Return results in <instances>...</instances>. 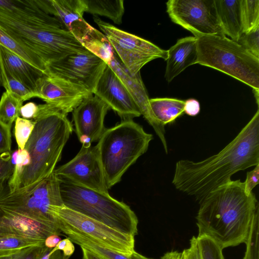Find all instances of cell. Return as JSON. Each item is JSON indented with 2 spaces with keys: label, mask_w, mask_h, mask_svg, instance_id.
<instances>
[{
  "label": "cell",
  "mask_w": 259,
  "mask_h": 259,
  "mask_svg": "<svg viewBox=\"0 0 259 259\" xmlns=\"http://www.w3.org/2000/svg\"><path fill=\"white\" fill-rule=\"evenodd\" d=\"M107 65L86 49L48 64L44 74L78 85L93 94Z\"/></svg>",
  "instance_id": "4fadbf2b"
},
{
  "label": "cell",
  "mask_w": 259,
  "mask_h": 259,
  "mask_svg": "<svg viewBox=\"0 0 259 259\" xmlns=\"http://www.w3.org/2000/svg\"><path fill=\"white\" fill-rule=\"evenodd\" d=\"M38 107L37 113L32 119L35 123L33 130L24 147L30 157V163L24 168L17 190L54 172L73 131L72 124L67 115L46 103L38 105Z\"/></svg>",
  "instance_id": "3957f363"
},
{
  "label": "cell",
  "mask_w": 259,
  "mask_h": 259,
  "mask_svg": "<svg viewBox=\"0 0 259 259\" xmlns=\"http://www.w3.org/2000/svg\"><path fill=\"white\" fill-rule=\"evenodd\" d=\"M97 24L111 46L118 58L133 75L140 72L147 63L157 58L166 60L167 50L162 49L139 36L119 29L94 17Z\"/></svg>",
  "instance_id": "30bf717a"
},
{
  "label": "cell",
  "mask_w": 259,
  "mask_h": 259,
  "mask_svg": "<svg viewBox=\"0 0 259 259\" xmlns=\"http://www.w3.org/2000/svg\"><path fill=\"white\" fill-rule=\"evenodd\" d=\"M237 42L259 58V26L241 34Z\"/></svg>",
  "instance_id": "d590c367"
},
{
  "label": "cell",
  "mask_w": 259,
  "mask_h": 259,
  "mask_svg": "<svg viewBox=\"0 0 259 259\" xmlns=\"http://www.w3.org/2000/svg\"><path fill=\"white\" fill-rule=\"evenodd\" d=\"M243 33L259 26V1L241 0Z\"/></svg>",
  "instance_id": "1f68e13d"
},
{
  "label": "cell",
  "mask_w": 259,
  "mask_h": 259,
  "mask_svg": "<svg viewBox=\"0 0 259 259\" xmlns=\"http://www.w3.org/2000/svg\"><path fill=\"white\" fill-rule=\"evenodd\" d=\"M259 164V110L236 137L217 154L199 161L182 159L176 164L175 188L200 201L231 181L235 173Z\"/></svg>",
  "instance_id": "6da1fadb"
},
{
  "label": "cell",
  "mask_w": 259,
  "mask_h": 259,
  "mask_svg": "<svg viewBox=\"0 0 259 259\" xmlns=\"http://www.w3.org/2000/svg\"><path fill=\"white\" fill-rule=\"evenodd\" d=\"M61 233L56 226L0 206V236H15L45 241L49 236L60 235Z\"/></svg>",
  "instance_id": "d6986e66"
},
{
  "label": "cell",
  "mask_w": 259,
  "mask_h": 259,
  "mask_svg": "<svg viewBox=\"0 0 259 259\" xmlns=\"http://www.w3.org/2000/svg\"><path fill=\"white\" fill-rule=\"evenodd\" d=\"M11 162L14 165V169L8 181V190L10 193L17 190L23 170L30 163V157L26 149L18 148L11 152Z\"/></svg>",
  "instance_id": "4dcf8cb0"
},
{
  "label": "cell",
  "mask_w": 259,
  "mask_h": 259,
  "mask_svg": "<svg viewBox=\"0 0 259 259\" xmlns=\"http://www.w3.org/2000/svg\"><path fill=\"white\" fill-rule=\"evenodd\" d=\"M160 259H183V253L177 251L167 252Z\"/></svg>",
  "instance_id": "7dc6e473"
},
{
  "label": "cell",
  "mask_w": 259,
  "mask_h": 259,
  "mask_svg": "<svg viewBox=\"0 0 259 259\" xmlns=\"http://www.w3.org/2000/svg\"><path fill=\"white\" fill-rule=\"evenodd\" d=\"M11 128L0 121V155L11 153Z\"/></svg>",
  "instance_id": "f35d334b"
},
{
  "label": "cell",
  "mask_w": 259,
  "mask_h": 259,
  "mask_svg": "<svg viewBox=\"0 0 259 259\" xmlns=\"http://www.w3.org/2000/svg\"><path fill=\"white\" fill-rule=\"evenodd\" d=\"M196 38L197 64L219 70L259 90V58L225 35Z\"/></svg>",
  "instance_id": "8992f818"
},
{
  "label": "cell",
  "mask_w": 259,
  "mask_h": 259,
  "mask_svg": "<svg viewBox=\"0 0 259 259\" xmlns=\"http://www.w3.org/2000/svg\"><path fill=\"white\" fill-rule=\"evenodd\" d=\"M93 94L116 112L122 120L133 119L141 115L134 99L108 65Z\"/></svg>",
  "instance_id": "e0dca14e"
},
{
  "label": "cell",
  "mask_w": 259,
  "mask_h": 259,
  "mask_svg": "<svg viewBox=\"0 0 259 259\" xmlns=\"http://www.w3.org/2000/svg\"><path fill=\"white\" fill-rule=\"evenodd\" d=\"M0 259H13L12 255L0 256Z\"/></svg>",
  "instance_id": "f907efd6"
},
{
  "label": "cell",
  "mask_w": 259,
  "mask_h": 259,
  "mask_svg": "<svg viewBox=\"0 0 259 259\" xmlns=\"http://www.w3.org/2000/svg\"><path fill=\"white\" fill-rule=\"evenodd\" d=\"M61 237L58 235H51L46 238L45 240V246L49 248H54L61 240Z\"/></svg>",
  "instance_id": "bcb514c9"
},
{
  "label": "cell",
  "mask_w": 259,
  "mask_h": 259,
  "mask_svg": "<svg viewBox=\"0 0 259 259\" xmlns=\"http://www.w3.org/2000/svg\"><path fill=\"white\" fill-rule=\"evenodd\" d=\"M54 249L62 251L63 259H65L69 258L73 253L75 247L73 242L67 237L61 240Z\"/></svg>",
  "instance_id": "b9f144b4"
},
{
  "label": "cell",
  "mask_w": 259,
  "mask_h": 259,
  "mask_svg": "<svg viewBox=\"0 0 259 259\" xmlns=\"http://www.w3.org/2000/svg\"><path fill=\"white\" fill-rule=\"evenodd\" d=\"M225 35L237 42L243 33L241 0H214Z\"/></svg>",
  "instance_id": "603a6c76"
},
{
  "label": "cell",
  "mask_w": 259,
  "mask_h": 259,
  "mask_svg": "<svg viewBox=\"0 0 259 259\" xmlns=\"http://www.w3.org/2000/svg\"><path fill=\"white\" fill-rule=\"evenodd\" d=\"M167 52L164 77L168 82L188 67L197 64V40L194 36L178 39Z\"/></svg>",
  "instance_id": "44dd1931"
},
{
  "label": "cell",
  "mask_w": 259,
  "mask_h": 259,
  "mask_svg": "<svg viewBox=\"0 0 259 259\" xmlns=\"http://www.w3.org/2000/svg\"><path fill=\"white\" fill-rule=\"evenodd\" d=\"M0 15L29 27L66 29L58 19L40 8L35 0H0Z\"/></svg>",
  "instance_id": "ffe728a7"
},
{
  "label": "cell",
  "mask_w": 259,
  "mask_h": 259,
  "mask_svg": "<svg viewBox=\"0 0 259 259\" xmlns=\"http://www.w3.org/2000/svg\"><path fill=\"white\" fill-rule=\"evenodd\" d=\"M85 12L107 17L120 24L124 12L123 1L83 0Z\"/></svg>",
  "instance_id": "d4e9b609"
},
{
  "label": "cell",
  "mask_w": 259,
  "mask_h": 259,
  "mask_svg": "<svg viewBox=\"0 0 259 259\" xmlns=\"http://www.w3.org/2000/svg\"><path fill=\"white\" fill-rule=\"evenodd\" d=\"M0 45L39 69L44 73L46 66L42 59L34 52L17 42L1 26Z\"/></svg>",
  "instance_id": "4316f807"
},
{
  "label": "cell",
  "mask_w": 259,
  "mask_h": 259,
  "mask_svg": "<svg viewBox=\"0 0 259 259\" xmlns=\"http://www.w3.org/2000/svg\"><path fill=\"white\" fill-rule=\"evenodd\" d=\"M46 247L42 245L25 247L12 255L13 259H39Z\"/></svg>",
  "instance_id": "74e56055"
},
{
  "label": "cell",
  "mask_w": 259,
  "mask_h": 259,
  "mask_svg": "<svg viewBox=\"0 0 259 259\" xmlns=\"http://www.w3.org/2000/svg\"><path fill=\"white\" fill-rule=\"evenodd\" d=\"M81 248L82 252L83 259H103L96 253L87 249L83 247H81Z\"/></svg>",
  "instance_id": "c3c4849f"
},
{
  "label": "cell",
  "mask_w": 259,
  "mask_h": 259,
  "mask_svg": "<svg viewBox=\"0 0 259 259\" xmlns=\"http://www.w3.org/2000/svg\"><path fill=\"white\" fill-rule=\"evenodd\" d=\"M58 229L65 234L85 237L104 247L125 254L135 251V237L72 210L64 205L55 210Z\"/></svg>",
  "instance_id": "9c48e42d"
},
{
  "label": "cell",
  "mask_w": 259,
  "mask_h": 259,
  "mask_svg": "<svg viewBox=\"0 0 259 259\" xmlns=\"http://www.w3.org/2000/svg\"><path fill=\"white\" fill-rule=\"evenodd\" d=\"M54 172L27 187L10 193L0 191V206L57 227L55 210L64 205L60 186Z\"/></svg>",
  "instance_id": "ba28073f"
},
{
  "label": "cell",
  "mask_w": 259,
  "mask_h": 259,
  "mask_svg": "<svg viewBox=\"0 0 259 259\" xmlns=\"http://www.w3.org/2000/svg\"><path fill=\"white\" fill-rule=\"evenodd\" d=\"M14 169L11 162V153L0 155V191L4 189V183L9 180Z\"/></svg>",
  "instance_id": "8d00e7d4"
},
{
  "label": "cell",
  "mask_w": 259,
  "mask_h": 259,
  "mask_svg": "<svg viewBox=\"0 0 259 259\" xmlns=\"http://www.w3.org/2000/svg\"><path fill=\"white\" fill-rule=\"evenodd\" d=\"M0 67L3 81V87L15 97L23 102L35 97L34 92L22 82L14 77L6 69L0 60Z\"/></svg>",
  "instance_id": "f546056e"
},
{
  "label": "cell",
  "mask_w": 259,
  "mask_h": 259,
  "mask_svg": "<svg viewBox=\"0 0 259 259\" xmlns=\"http://www.w3.org/2000/svg\"><path fill=\"white\" fill-rule=\"evenodd\" d=\"M253 91L254 93V96L256 99L257 105L258 107L259 90H253Z\"/></svg>",
  "instance_id": "681fc988"
},
{
  "label": "cell",
  "mask_w": 259,
  "mask_h": 259,
  "mask_svg": "<svg viewBox=\"0 0 259 259\" xmlns=\"http://www.w3.org/2000/svg\"><path fill=\"white\" fill-rule=\"evenodd\" d=\"M152 139L153 135L133 119L105 129L97 146L108 190L147 151Z\"/></svg>",
  "instance_id": "277c9868"
},
{
  "label": "cell",
  "mask_w": 259,
  "mask_h": 259,
  "mask_svg": "<svg viewBox=\"0 0 259 259\" xmlns=\"http://www.w3.org/2000/svg\"><path fill=\"white\" fill-rule=\"evenodd\" d=\"M196 239L202 259H224L223 249L211 239L203 235Z\"/></svg>",
  "instance_id": "836d02e7"
},
{
  "label": "cell",
  "mask_w": 259,
  "mask_h": 259,
  "mask_svg": "<svg viewBox=\"0 0 259 259\" xmlns=\"http://www.w3.org/2000/svg\"><path fill=\"white\" fill-rule=\"evenodd\" d=\"M54 174L61 181L108 193L97 145L82 146L73 159L55 168Z\"/></svg>",
  "instance_id": "5bb4252c"
},
{
  "label": "cell",
  "mask_w": 259,
  "mask_h": 259,
  "mask_svg": "<svg viewBox=\"0 0 259 259\" xmlns=\"http://www.w3.org/2000/svg\"><path fill=\"white\" fill-rule=\"evenodd\" d=\"M107 65L117 76L130 93L138 105L142 115L153 127L160 140L164 151L167 153L168 148L165 138V126L154 116L149 104V98L142 81L140 72L132 75L118 58L113 51V55Z\"/></svg>",
  "instance_id": "ac0fdd59"
},
{
  "label": "cell",
  "mask_w": 259,
  "mask_h": 259,
  "mask_svg": "<svg viewBox=\"0 0 259 259\" xmlns=\"http://www.w3.org/2000/svg\"><path fill=\"white\" fill-rule=\"evenodd\" d=\"M45 241L15 236H0V256L13 255L25 247L42 245Z\"/></svg>",
  "instance_id": "f1b7e54d"
},
{
  "label": "cell",
  "mask_w": 259,
  "mask_h": 259,
  "mask_svg": "<svg viewBox=\"0 0 259 259\" xmlns=\"http://www.w3.org/2000/svg\"><path fill=\"white\" fill-rule=\"evenodd\" d=\"M0 26L17 42L34 52L46 66L70 54L86 49L63 27H29L1 15Z\"/></svg>",
  "instance_id": "52a82bcc"
},
{
  "label": "cell",
  "mask_w": 259,
  "mask_h": 259,
  "mask_svg": "<svg viewBox=\"0 0 259 259\" xmlns=\"http://www.w3.org/2000/svg\"><path fill=\"white\" fill-rule=\"evenodd\" d=\"M39 259H63L61 251L54 248H46Z\"/></svg>",
  "instance_id": "f6af8a7d"
},
{
  "label": "cell",
  "mask_w": 259,
  "mask_h": 259,
  "mask_svg": "<svg viewBox=\"0 0 259 259\" xmlns=\"http://www.w3.org/2000/svg\"><path fill=\"white\" fill-rule=\"evenodd\" d=\"M259 211L254 214L245 241L246 250L243 259H259Z\"/></svg>",
  "instance_id": "d6a6232c"
},
{
  "label": "cell",
  "mask_w": 259,
  "mask_h": 259,
  "mask_svg": "<svg viewBox=\"0 0 259 259\" xmlns=\"http://www.w3.org/2000/svg\"><path fill=\"white\" fill-rule=\"evenodd\" d=\"M196 219L198 235L206 236L222 249L244 243L259 203L247 195L240 180L230 181L199 201Z\"/></svg>",
  "instance_id": "7a4b0ae2"
},
{
  "label": "cell",
  "mask_w": 259,
  "mask_h": 259,
  "mask_svg": "<svg viewBox=\"0 0 259 259\" xmlns=\"http://www.w3.org/2000/svg\"><path fill=\"white\" fill-rule=\"evenodd\" d=\"M3 87V81H2V74H1V70L0 67V91L1 88Z\"/></svg>",
  "instance_id": "816d5d0a"
},
{
  "label": "cell",
  "mask_w": 259,
  "mask_h": 259,
  "mask_svg": "<svg viewBox=\"0 0 259 259\" xmlns=\"http://www.w3.org/2000/svg\"><path fill=\"white\" fill-rule=\"evenodd\" d=\"M109 107L92 94L73 110L75 132L82 146H91L99 140L105 129L104 119Z\"/></svg>",
  "instance_id": "9a60e30c"
},
{
  "label": "cell",
  "mask_w": 259,
  "mask_h": 259,
  "mask_svg": "<svg viewBox=\"0 0 259 259\" xmlns=\"http://www.w3.org/2000/svg\"><path fill=\"white\" fill-rule=\"evenodd\" d=\"M200 111V105L195 99H189L185 101L184 113L190 116L197 115Z\"/></svg>",
  "instance_id": "ee69618b"
},
{
  "label": "cell",
  "mask_w": 259,
  "mask_h": 259,
  "mask_svg": "<svg viewBox=\"0 0 259 259\" xmlns=\"http://www.w3.org/2000/svg\"><path fill=\"white\" fill-rule=\"evenodd\" d=\"M35 94V97L67 115L92 93L78 85L44 74L36 83Z\"/></svg>",
  "instance_id": "2e32d148"
},
{
  "label": "cell",
  "mask_w": 259,
  "mask_h": 259,
  "mask_svg": "<svg viewBox=\"0 0 259 259\" xmlns=\"http://www.w3.org/2000/svg\"><path fill=\"white\" fill-rule=\"evenodd\" d=\"M0 60L14 77L35 93L36 83L44 75L42 71L1 45Z\"/></svg>",
  "instance_id": "7402d4cb"
},
{
  "label": "cell",
  "mask_w": 259,
  "mask_h": 259,
  "mask_svg": "<svg viewBox=\"0 0 259 259\" xmlns=\"http://www.w3.org/2000/svg\"><path fill=\"white\" fill-rule=\"evenodd\" d=\"M23 101L5 91L0 100V121L11 128L13 123L20 117Z\"/></svg>",
  "instance_id": "83f0119b"
},
{
  "label": "cell",
  "mask_w": 259,
  "mask_h": 259,
  "mask_svg": "<svg viewBox=\"0 0 259 259\" xmlns=\"http://www.w3.org/2000/svg\"><path fill=\"white\" fill-rule=\"evenodd\" d=\"M166 5L171 20L194 37L225 35L214 0H169Z\"/></svg>",
  "instance_id": "7c38bea8"
},
{
  "label": "cell",
  "mask_w": 259,
  "mask_h": 259,
  "mask_svg": "<svg viewBox=\"0 0 259 259\" xmlns=\"http://www.w3.org/2000/svg\"><path fill=\"white\" fill-rule=\"evenodd\" d=\"M149 104L155 118L164 126L173 122L184 113V100L157 98L150 99Z\"/></svg>",
  "instance_id": "cb8c5ba5"
},
{
  "label": "cell",
  "mask_w": 259,
  "mask_h": 259,
  "mask_svg": "<svg viewBox=\"0 0 259 259\" xmlns=\"http://www.w3.org/2000/svg\"><path fill=\"white\" fill-rule=\"evenodd\" d=\"M182 253L183 259H202L196 237H192L190 247L184 249Z\"/></svg>",
  "instance_id": "60d3db41"
},
{
  "label": "cell",
  "mask_w": 259,
  "mask_h": 259,
  "mask_svg": "<svg viewBox=\"0 0 259 259\" xmlns=\"http://www.w3.org/2000/svg\"><path fill=\"white\" fill-rule=\"evenodd\" d=\"M60 188L66 207L124 234L137 235V217L123 202L113 198L108 193L67 182L61 181Z\"/></svg>",
  "instance_id": "5b68a950"
},
{
  "label": "cell",
  "mask_w": 259,
  "mask_h": 259,
  "mask_svg": "<svg viewBox=\"0 0 259 259\" xmlns=\"http://www.w3.org/2000/svg\"><path fill=\"white\" fill-rule=\"evenodd\" d=\"M44 11L60 21L87 50L95 54L106 47L104 34L90 25L84 19L83 0H35Z\"/></svg>",
  "instance_id": "8fae6325"
},
{
  "label": "cell",
  "mask_w": 259,
  "mask_h": 259,
  "mask_svg": "<svg viewBox=\"0 0 259 259\" xmlns=\"http://www.w3.org/2000/svg\"><path fill=\"white\" fill-rule=\"evenodd\" d=\"M65 235L73 243L92 251L103 259H152L142 255L135 250L131 254H123L104 247L82 236L72 233Z\"/></svg>",
  "instance_id": "484cf974"
},
{
  "label": "cell",
  "mask_w": 259,
  "mask_h": 259,
  "mask_svg": "<svg viewBox=\"0 0 259 259\" xmlns=\"http://www.w3.org/2000/svg\"><path fill=\"white\" fill-rule=\"evenodd\" d=\"M259 164L255 166L251 170L246 173L245 181L244 182V191L248 195L252 192L253 189L258 184Z\"/></svg>",
  "instance_id": "ab89813d"
},
{
  "label": "cell",
  "mask_w": 259,
  "mask_h": 259,
  "mask_svg": "<svg viewBox=\"0 0 259 259\" xmlns=\"http://www.w3.org/2000/svg\"><path fill=\"white\" fill-rule=\"evenodd\" d=\"M35 123L18 117L15 120L14 135L18 148L23 149L34 127Z\"/></svg>",
  "instance_id": "e575fe53"
},
{
  "label": "cell",
  "mask_w": 259,
  "mask_h": 259,
  "mask_svg": "<svg viewBox=\"0 0 259 259\" xmlns=\"http://www.w3.org/2000/svg\"><path fill=\"white\" fill-rule=\"evenodd\" d=\"M38 105L32 102L27 103L22 105L20 110V117L22 118L32 120L35 117L38 111Z\"/></svg>",
  "instance_id": "7bdbcfd3"
}]
</instances>
